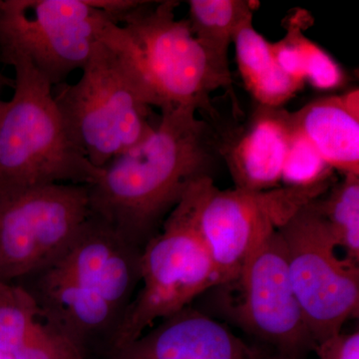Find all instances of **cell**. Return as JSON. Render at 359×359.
<instances>
[{"instance_id":"6da1fadb","label":"cell","mask_w":359,"mask_h":359,"mask_svg":"<svg viewBox=\"0 0 359 359\" xmlns=\"http://www.w3.org/2000/svg\"><path fill=\"white\" fill-rule=\"evenodd\" d=\"M212 150L211 130L196 108L162 111L152 133L88 185L90 217L143 250L189 189L211 176Z\"/></svg>"},{"instance_id":"7a4b0ae2","label":"cell","mask_w":359,"mask_h":359,"mask_svg":"<svg viewBox=\"0 0 359 359\" xmlns=\"http://www.w3.org/2000/svg\"><path fill=\"white\" fill-rule=\"evenodd\" d=\"M178 1H139L111 22L103 41L114 47L140 80L153 107L211 109L210 97L231 84L230 67L212 57L188 20L176 18Z\"/></svg>"},{"instance_id":"3957f363","label":"cell","mask_w":359,"mask_h":359,"mask_svg":"<svg viewBox=\"0 0 359 359\" xmlns=\"http://www.w3.org/2000/svg\"><path fill=\"white\" fill-rule=\"evenodd\" d=\"M13 95L0 117V192L49 184L90 185L100 174L71 140L52 86L21 56L11 58Z\"/></svg>"},{"instance_id":"277c9868","label":"cell","mask_w":359,"mask_h":359,"mask_svg":"<svg viewBox=\"0 0 359 359\" xmlns=\"http://www.w3.org/2000/svg\"><path fill=\"white\" fill-rule=\"evenodd\" d=\"M81 77L55 86L54 100L71 140L102 169L152 133V102L140 80L114 47L96 45Z\"/></svg>"},{"instance_id":"5b68a950","label":"cell","mask_w":359,"mask_h":359,"mask_svg":"<svg viewBox=\"0 0 359 359\" xmlns=\"http://www.w3.org/2000/svg\"><path fill=\"white\" fill-rule=\"evenodd\" d=\"M209 178L189 189L142 250L141 287L127 309L110 353L138 339L156 321L188 308L196 297L221 283L197 223L201 194Z\"/></svg>"},{"instance_id":"8992f818","label":"cell","mask_w":359,"mask_h":359,"mask_svg":"<svg viewBox=\"0 0 359 359\" xmlns=\"http://www.w3.org/2000/svg\"><path fill=\"white\" fill-rule=\"evenodd\" d=\"M111 22L92 0H0V61L25 57L57 86L84 67Z\"/></svg>"},{"instance_id":"52a82bcc","label":"cell","mask_w":359,"mask_h":359,"mask_svg":"<svg viewBox=\"0 0 359 359\" xmlns=\"http://www.w3.org/2000/svg\"><path fill=\"white\" fill-rule=\"evenodd\" d=\"M330 178L313 185L264 191L237 187L219 190L208 179L198 205L197 223L218 271L219 285L233 280L262 244L327 192Z\"/></svg>"},{"instance_id":"ba28073f","label":"cell","mask_w":359,"mask_h":359,"mask_svg":"<svg viewBox=\"0 0 359 359\" xmlns=\"http://www.w3.org/2000/svg\"><path fill=\"white\" fill-rule=\"evenodd\" d=\"M90 216L88 185L49 184L0 192V280H23L53 264Z\"/></svg>"},{"instance_id":"9c48e42d","label":"cell","mask_w":359,"mask_h":359,"mask_svg":"<svg viewBox=\"0 0 359 359\" xmlns=\"http://www.w3.org/2000/svg\"><path fill=\"white\" fill-rule=\"evenodd\" d=\"M290 282L314 346L339 334L359 309L358 264L339 257L337 241L316 200L280 231Z\"/></svg>"},{"instance_id":"30bf717a","label":"cell","mask_w":359,"mask_h":359,"mask_svg":"<svg viewBox=\"0 0 359 359\" xmlns=\"http://www.w3.org/2000/svg\"><path fill=\"white\" fill-rule=\"evenodd\" d=\"M216 287L222 313L248 334L269 348L302 358L313 351L280 231L262 244L233 280Z\"/></svg>"},{"instance_id":"8fae6325","label":"cell","mask_w":359,"mask_h":359,"mask_svg":"<svg viewBox=\"0 0 359 359\" xmlns=\"http://www.w3.org/2000/svg\"><path fill=\"white\" fill-rule=\"evenodd\" d=\"M141 254L139 248L89 216L65 254L36 273L100 295L126 314L141 282Z\"/></svg>"},{"instance_id":"7c38bea8","label":"cell","mask_w":359,"mask_h":359,"mask_svg":"<svg viewBox=\"0 0 359 359\" xmlns=\"http://www.w3.org/2000/svg\"><path fill=\"white\" fill-rule=\"evenodd\" d=\"M257 353L223 323L188 306L103 359H256Z\"/></svg>"},{"instance_id":"4fadbf2b","label":"cell","mask_w":359,"mask_h":359,"mask_svg":"<svg viewBox=\"0 0 359 359\" xmlns=\"http://www.w3.org/2000/svg\"><path fill=\"white\" fill-rule=\"evenodd\" d=\"M292 122L280 108L262 107L249 129L233 143L228 163L237 188L264 191L282 182Z\"/></svg>"},{"instance_id":"5bb4252c","label":"cell","mask_w":359,"mask_h":359,"mask_svg":"<svg viewBox=\"0 0 359 359\" xmlns=\"http://www.w3.org/2000/svg\"><path fill=\"white\" fill-rule=\"evenodd\" d=\"M290 119L330 169L359 175L358 90L313 101Z\"/></svg>"},{"instance_id":"9a60e30c","label":"cell","mask_w":359,"mask_h":359,"mask_svg":"<svg viewBox=\"0 0 359 359\" xmlns=\"http://www.w3.org/2000/svg\"><path fill=\"white\" fill-rule=\"evenodd\" d=\"M241 76L262 107L280 108L302 89L276 63L271 42L252 22L241 28L233 40Z\"/></svg>"},{"instance_id":"2e32d148","label":"cell","mask_w":359,"mask_h":359,"mask_svg":"<svg viewBox=\"0 0 359 359\" xmlns=\"http://www.w3.org/2000/svg\"><path fill=\"white\" fill-rule=\"evenodd\" d=\"M254 9L247 0H190L188 22L196 39L212 57L229 66V49L241 28L252 22Z\"/></svg>"},{"instance_id":"e0dca14e","label":"cell","mask_w":359,"mask_h":359,"mask_svg":"<svg viewBox=\"0 0 359 359\" xmlns=\"http://www.w3.org/2000/svg\"><path fill=\"white\" fill-rule=\"evenodd\" d=\"M339 184L316 199L346 259L359 263V175H346Z\"/></svg>"},{"instance_id":"ac0fdd59","label":"cell","mask_w":359,"mask_h":359,"mask_svg":"<svg viewBox=\"0 0 359 359\" xmlns=\"http://www.w3.org/2000/svg\"><path fill=\"white\" fill-rule=\"evenodd\" d=\"M9 297H0V351L13 354L32 337L41 314L32 294L20 285Z\"/></svg>"},{"instance_id":"d6986e66","label":"cell","mask_w":359,"mask_h":359,"mask_svg":"<svg viewBox=\"0 0 359 359\" xmlns=\"http://www.w3.org/2000/svg\"><path fill=\"white\" fill-rule=\"evenodd\" d=\"M292 122V119H290ZM332 177L320 153L292 123L289 147L283 164L282 182L285 186H309Z\"/></svg>"},{"instance_id":"ffe728a7","label":"cell","mask_w":359,"mask_h":359,"mask_svg":"<svg viewBox=\"0 0 359 359\" xmlns=\"http://www.w3.org/2000/svg\"><path fill=\"white\" fill-rule=\"evenodd\" d=\"M295 39L301 52L306 81L308 80L313 87L321 90L339 87L344 81V73L334 58L306 39L301 25H295Z\"/></svg>"},{"instance_id":"44dd1931","label":"cell","mask_w":359,"mask_h":359,"mask_svg":"<svg viewBox=\"0 0 359 359\" xmlns=\"http://www.w3.org/2000/svg\"><path fill=\"white\" fill-rule=\"evenodd\" d=\"M8 355L11 359H86L69 339L42 318L27 341Z\"/></svg>"},{"instance_id":"7402d4cb","label":"cell","mask_w":359,"mask_h":359,"mask_svg":"<svg viewBox=\"0 0 359 359\" xmlns=\"http://www.w3.org/2000/svg\"><path fill=\"white\" fill-rule=\"evenodd\" d=\"M313 351L320 359H359L358 330L332 335L318 342Z\"/></svg>"},{"instance_id":"603a6c76","label":"cell","mask_w":359,"mask_h":359,"mask_svg":"<svg viewBox=\"0 0 359 359\" xmlns=\"http://www.w3.org/2000/svg\"><path fill=\"white\" fill-rule=\"evenodd\" d=\"M256 359H304L299 356L292 355V354L280 353L276 349H263L257 347Z\"/></svg>"},{"instance_id":"cb8c5ba5","label":"cell","mask_w":359,"mask_h":359,"mask_svg":"<svg viewBox=\"0 0 359 359\" xmlns=\"http://www.w3.org/2000/svg\"><path fill=\"white\" fill-rule=\"evenodd\" d=\"M15 287V285H7L0 280V297H9L13 294Z\"/></svg>"},{"instance_id":"d4e9b609","label":"cell","mask_w":359,"mask_h":359,"mask_svg":"<svg viewBox=\"0 0 359 359\" xmlns=\"http://www.w3.org/2000/svg\"><path fill=\"white\" fill-rule=\"evenodd\" d=\"M4 89V87H0V91ZM4 105H6V101H2L0 99V117H1L2 112H4Z\"/></svg>"},{"instance_id":"484cf974","label":"cell","mask_w":359,"mask_h":359,"mask_svg":"<svg viewBox=\"0 0 359 359\" xmlns=\"http://www.w3.org/2000/svg\"><path fill=\"white\" fill-rule=\"evenodd\" d=\"M0 359H11V356L8 355V354L2 353V351H0Z\"/></svg>"}]
</instances>
